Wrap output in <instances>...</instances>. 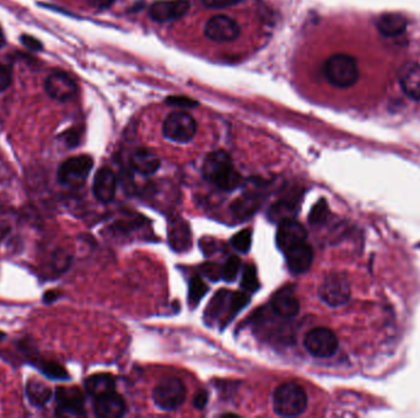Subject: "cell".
Returning <instances> with one entry per match:
<instances>
[{"label":"cell","mask_w":420,"mask_h":418,"mask_svg":"<svg viewBox=\"0 0 420 418\" xmlns=\"http://www.w3.org/2000/svg\"><path fill=\"white\" fill-rule=\"evenodd\" d=\"M201 172L208 182L213 183L221 191H235L241 184V176L235 168L231 157L223 150L210 152L206 156Z\"/></svg>","instance_id":"6da1fadb"},{"label":"cell","mask_w":420,"mask_h":418,"mask_svg":"<svg viewBox=\"0 0 420 418\" xmlns=\"http://www.w3.org/2000/svg\"><path fill=\"white\" fill-rule=\"evenodd\" d=\"M322 73L335 89H350L360 79V69L358 62L353 55L347 53H337L327 59Z\"/></svg>","instance_id":"7a4b0ae2"},{"label":"cell","mask_w":420,"mask_h":418,"mask_svg":"<svg viewBox=\"0 0 420 418\" xmlns=\"http://www.w3.org/2000/svg\"><path fill=\"white\" fill-rule=\"evenodd\" d=\"M250 302L246 292H230L220 289L210 301L206 309V323L219 321L223 326L228 325Z\"/></svg>","instance_id":"3957f363"},{"label":"cell","mask_w":420,"mask_h":418,"mask_svg":"<svg viewBox=\"0 0 420 418\" xmlns=\"http://www.w3.org/2000/svg\"><path fill=\"white\" fill-rule=\"evenodd\" d=\"M306 407L308 395L298 382H284L273 394V409L278 416L296 417L304 414Z\"/></svg>","instance_id":"277c9868"},{"label":"cell","mask_w":420,"mask_h":418,"mask_svg":"<svg viewBox=\"0 0 420 418\" xmlns=\"http://www.w3.org/2000/svg\"><path fill=\"white\" fill-rule=\"evenodd\" d=\"M162 133L174 143L187 144L197 133V122L187 112L174 111L164 120Z\"/></svg>","instance_id":"5b68a950"},{"label":"cell","mask_w":420,"mask_h":418,"mask_svg":"<svg viewBox=\"0 0 420 418\" xmlns=\"http://www.w3.org/2000/svg\"><path fill=\"white\" fill-rule=\"evenodd\" d=\"M94 166V160L88 155L74 156L64 161L57 172L61 186L79 188L85 183Z\"/></svg>","instance_id":"8992f818"},{"label":"cell","mask_w":420,"mask_h":418,"mask_svg":"<svg viewBox=\"0 0 420 418\" xmlns=\"http://www.w3.org/2000/svg\"><path fill=\"white\" fill-rule=\"evenodd\" d=\"M187 390L184 382L177 378L162 379L152 390V399L157 407L174 411L184 405Z\"/></svg>","instance_id":"52a82bcc"},{"label":"cell","mask_w":420,"mask_h":418,"mask_svg":"<svg viewBox=\"0 0 420 418\" xmlns=\"http://www.w3.org/2000/svg\"><path fill=\"white\" fill-rule=\"evenodd\" d=\"M350 285L343 274L332 272L327 275L318 287V296L331 307H340L350 299Z\"/></svg>","instance_id":"ba28073f"},{"label":"cell","mask_w":420,"mask_h":418,"mask_svg":"<svg viewBox=\"0 0 420 418\" xmlns=\"http://www.w3.org/2000/svg\"><path fill=\"white\" fill-rule=\"evenodd\" d=\"M57 409L56 414L61 417H83L86 416L85 395L79 387H58L56 390Z\"/></svg>","instance_id":"9c48e42d"},{"label":"cell","mask_w":420,"mask_h":418,"mask_svg":"<svg viewBox=\"0 0 420 418\" xmlns=\"http://www.w3.org/2000/svg\"><path fill=\"white\" fill-rule=\"evenodd\" d=\"M304 345L313 357L328 358L338 350V338L328 328H315L305 336Z\"/></svg>","instance_id":"30bf717a"},{"label":"cell","mask_w":420,"mask_h":418,"mask_svg":"<svg viewBox=\"0 0 420 418\" xmlns=\"http://www.w3.org/2000/svg\"><path fill=\"white\" fill-rule=\"evenodd\" d=\"M204 33L214 42H231L240 36V26L228 15H215L206 23Z\"/></svg>","instance_id":"8fae6325"},{"label":"cell","mask_w":420,"mask_h":418,"mask_svg":"<svg viewBox=\"0 0 420 418\" xmlns=\"http://www.w3.org/2000/svg\"><path fill=\"white\" fill-rule=\"evenodd\" d=\"M45 87L50 97L61 102H68L78 94L76 82L67 73L56 72L51 74L46 80Z\"/></svg>","instance_id":"7c38bea8"},{"label":"cell","mask_w":420,"mask_h":418,"mask_svg":"<svg viewBox=\"0 0 420 418\" xmlns=\"http://www.w3.org/2000/svg\"><path fill=\"white\" fill-rule=\"evenodd\" d=\"M308 238L306 228L301 223L295 221L294 218H286L279 223L277 232L278 248L285 253L286 250H291L293 247L304 243Z\"/></svg>","instance_id":"4fadbf2b"},{"label":"cell","mask_w":420,"mask_h":418,"mask_svg":"<svg viewBox=\"0 0 420 418\" xmlns=\"http://www.w3.org/2000/svg\"><path fill=\"white\" fill-rule=\"evenodd\" d=\"M188 10L187 0H162L150 6L149 16L157 23H170L184 16Z\"/></svg>","instance_id":"5bb4252c"},{"label":"cell","mask_w":420,"mask_h":418,"mask_svg":"<svg viewBox=\"0 0 420 418\" xmlns=\"http://www.w3.org/2000/svg\"><path fill=\"white\" fill-rule=\"evenodd\" d=\"M127 405L120 394L107 392L94 399V412L100 418H120L125 416Z\"/></svg>","instance_id":"9a60e30c"},{"label":"cell","mask_w":420,"mask_h":418,"mask_svg":"<svg viewBox=\"0 0 420 418\" xmlns=\"http://www.w3.org/2000/svg\"><path fill=\"white\" fill-rule=\"evenodd\" d=\"M116 191V174L113 173V171L108 167L100 168L98 173L95 174L94 183H93V193L95 198L103 204H108L115 199Z\"/></svg>","instance_id":"2e32d148"},{"label":"cell","mask_w":420,"mask_h":418,"mask_svg":"<svg viewBox=\"0 0 420 418\" xmlns=\"http://www.w3.org/2000/svg\"><path fill=\"white\" fill-rule=\"evenodd\" d=\"M398 80L404 95L411 100H420V64L408 62L403 65L398 74Z\"/></svg>","instance_id":"e0dca14e"},{"label":"cell","mask_w":420,"mask_h":418,"mask_svg":"<svg viewBox=\"0 0 420 418\" xmlns=\"http://www.w3.org/2000/svg\"><path fill=\"white\" fill-rule=\"evenodd\" d=\"M286 264L293 274H304L308 272L313 262V250L306 242L286 250Z\"/></svg>","instance_id":"ac0fdd59"},{"label":"cell","mask_w":420,"mask_h":418,"mask_svg":"<svg viewBox=\"0 0 420 418\" xmlns=\"http://www.w3.org/2000/svg\"><path fill=\"white\" fill-rule=\"evenodd\" d=\"M271 307L277 316H282L284 319H290L298 316L300 303L294 294V291L290 287H286L279 289L277 294L273 296Z\"/></svg>","instance_id":"d6986e66"},{"label":"cell","mask_w":420,"mask_h":418,"mask_svg":"<svg viewBox=\"0 0 420 418\" xmlns=\"http://www.w3.org/2000/svg\"><path fill=\"white\" fill-rule=\"evenodd\" d=\"M26 362L36 367L42 375H45L46 378L51 380H68L70 378L67 370L61 363L54 360H45L43 357H41L40 352H33L31 356L27 358Z\"/></svg>","instance_id":"ffe728a7"},{"label":"cell","mask_w":420,"mask_h":418,"mask_svg":"<svg viewBox=\"0 0 420 418\" xmlns=\"http://www.w3.org/2000/svg\"><path fill=\"white\" fill-rule=\"evenodd\" d=\"M407 18L397 13H387L381 15L376 27L384 37H398L407 30Z\"/></svg>","instance_id":"44dd1931"},{"label":"cell","mask_w":420,"mask_h":418,"mask_svg":"<svg viewBox=\"0 0 420 418\" xmlns=\"http://www.w3.org/2000/svg\"><path fill=\"white\" fill-rule=\"evenodd\" d=\"M132 167L138 173L144 176H150L157 172L160 168L161 162L155 152H152L149 149H138L133 152L132 159Z\"/></svg>","instance_id":"7402d4cb"},{"label":"cell","mask_w":420,"mask_h":418,"mask_svg":"<svg viewBox=\"0 0 420 418\" xmlns=\"http://www.w3.org/2000/svg\"><path fill=\"white\" fill-rule=\"evenodd\" d=\"M52 389L46 382L36 378H30L26 382L27 400L36 409H43L52 399Z\"/></svg>","instance_id":"603a6c76"},{"label":"cell","mask_w":420,"mask_h":418,"mask_svg":"<svg viewBox=\"0 0 420 418\" xmlns=\"http://www.w3.org/2000/svg\"><path fill=\"white\" fill-rule=\"evenodd\" d=\"M115 387H116V380L113 378V375L108 373L94 374V375H90L85 380L86 392L93 399L107 392H115Z\"/></svg>","instance_id":"cb8c5ba5"},{"label":"cell","mask_w":420,"mask_h":418,"mask_svg":"<svg viewBox=\"0 0 420 418\" xmlns=\"http://www.w3.org/2000/svg\"><path fill=\"white\" fill-rule=\"evenodd\" d=\"M170 245L174 250H186L191 245V237L187 225L184 221L171 223Z\"/></svg>","instance_id":"d4e9b609"},{"label":"cell","mask_w":420,"mask_h":418,"mask_svg":"<svg viewBox=\"0 0 420 418\" xmlns=\"http://www.w3.org/2000/svg\"><path fill=\"white\" fill-rule=\"evenodd\" d=\"M72 255L63 250H54L48 258L47 269L50 270V274L56 276L62 275L67 272L68 269L72 265Z\"/></svg>","instance_id":"484cf974"},{"label":"cell","mask_w":420,"mask_h":418,"mask_svg":"<svg viewBox=\"0 0 420 418\" xmlns=\"http://www.w3.org/2000/svg\"><path fill=\"white\" fill-rule=\"evenodd\" d=\"M209 291V287L203 281L201 276H193L189 284V292H188V302L191 307H196Z\"/></svg>","instance_id":"4316f807"},{"label":"cell","mask_w":420,"mask_h":418,"mask_svg":"<svg viewBox=\"0 0 420 418\" xmlns=\"http://www.w3.org/2000/svg\"><path fill=\"white\" fill-rule=\"evenodd\" d=\"M258 206H260L258 199H256L253 196H245L233 204V210L238 218H246L253 214L256 210L258 209Z\"/></svg>","instance_id":"83f0119b"},{"label":"cell","mask_w":420,"mask_h":418,"mask_svg":"<svg viewBox=\"0 0 420 418\" xmlns=\"http://www.w3.org/2000/svg\"><path fill=\"white\" fill-rule=\"evenodd\" d=\"M241 287L246 292H256L260 287L258 277H257V269L255 265L248 264L243 267L241 277Z\"/></svg>","instance_id":"f1b7e54d"},{"label":"cell","mask_w":420,"mask_h":418,"mask_svg":"<svg viewBox=\"0 0 420 418\" xmlns=\"http://www.w3.org/2000/svg\"><path fill=\"white\" fill-rule=\"evenodd\" d=\"M241 267V260L237 257H230L226 263L221 267V279L226 282H233L236 280Z\"/></svg>","instance_id":"f546056e"},{"label":"cell","mask_w":420,"mask_h":418,"mask_svg":"<svg viewBox=\"0 0 420 418\" xmlns=\"http://www.w3.org/2000/svg\"><path fill=\"white\" fill-rule=\"evenodd\" d=\"M231 245L238 252L247 253L251 250V245H252V231L246 228V230L237 232L236 235L231 238Z\"/></svg>","instance_id":"4dcf8cb0"},{"label":"cell","mask_w":420,"mask_h":418,"mask_svg":"<svg viewBox=\"0 0 420 418\" xmlns=\"http://www.w3.org/2000/svg\"><path fill=\"white\" fill-rule=\"evenodd\" d=\"M328 213H330V210H328L327 201L325 199H320L316 204L313 205V208L311 209V213L309 215V223L311 225H318V223H323L328 216Z\"/></svg>","instance_id":"1f68e13d"},{"label":"cell","mask_w":420,"mask_h":418,"mask_svg":"<svg viewBox=\"0 0 420 418\" xmlns=\"http://www.w3.org/2000/svg\"><path fill=\"white\" fill-rule=\"evenodd\" d=\"M240 3V0H203V4L209 9H224Z\"/></svg>","instance_id":"d6a6232c"},{"label":"cell","mask_w":420,"mask_h":418,"mask_svg":"<svg viewBox=\"0 0 420 418\" xmlns=\"http://www.w3.org/2000/svg\"><path fill=\"white\" fill-rule=\"evenodd\" d=\"M203 274L211 281H216L221 279V267L216 264H206L203 267Z\"/></svg>","instance_id":"836d02e7"},{"label":"cell","mask_w":420,"mask_h":418,"mask_svg":"<svg viewBox=\"0 0 420 418\" xmlns=\"http://www.w3.org/2000/svg\"><path fill=\"white\" fill-rule=\"evenodd\" d=\"M21 43L26 48L33 50V52H41L43 49V45L41 43V41L37 40L35 37L30 36V35H23L21 36Z\"/></svg>","instance_id":"e575fe53"},{"label":"cell","mask_w":420,"mask_h":418,"mask_svg":"<svg viewBox=\"0 0 420 418\" xmlns=\"http://www.w3.org/2000/svg\"><path fill=\"white\" fill-rule=\"evenodd\" d=\"M11 84V73L9 68L0 64V92H4Z\"/></svg>","instance_id":"d590c367"},{"label":"cell","mask_w":420,"mask_h":418,"mask_svg":"<svg viewBox=\"0 0 420 418\" xmlns=\"http://www.w3.org/2000/svg\"><path fill=\"white\" fill-rule=\"evenodd\" d=\"M167 103L177 106L181 108H191L193 106H197V102L193 101L191 98L187 97H169L167 98Z\"/></svg>","instance_id":"8d00e7d4"},{"label":"cell","mask_w":420,"mask_h":418,"mask_svg":"<svg viewBox=\"0 0 420 418\" xmlns=\"http://www.w3.org/2000/svg\"><path fill=\"white\" fill-rule=\"evenodd\" d=\"M208 404V394L204 390L197 392L193 399V405L198 409H203Z\"/></svg>","instance_id":"74e56055"},{"label":"cell","mask_w":420,"mask_h":418,"mask_svg":"<svg viewBox=\"0 0 420 418\" xmlns=\"http://www.w3.org/2000/svg\"><path fill=\"white\" fill-rule=\"evenodd\" d=\"M79 138H80L79 133H76L74 130H70V132L64 134V141H65V144L69 147H74L76 145H79V141H80V139Z\"/></svg>","instance_id":"f35d334b"},{"label":"cell","mask_w":420,"mask_h":418,"mask_svg":"<svg viewBox=\"0 0 420 418\" xmlns=\"http://www.w3.org/2000/svg\"><path fill=\"white\" fill-rule=\"evenodd\" d=\"M62 297V294L57 291V289H50V291H47L45 294H43V302L46 304H51V303H54L56 301H58L59 299Z\"/></svg>","instance_id":"ab89813d"},{"label":"cell","mask_w":420,"mask_h":418,"mask_svg":"<svg viewBox=\"0 0 420 418\" xmlns=\"http://www.w3.org/2000/svg\"><path fill=\"white\" fill-rule=\"evenodd\" d=\"M88 1L90 5L94 6L95 9L99 10L107 9L115 3V0H88Z\"/></svg>","instance_id":"60d3db41"},{"label":"cell","mask_w":420,"mask_h":418,"mask_svg":"<svg viewBox=\"0 0 420 418\" xmlns=\"http://www.w3.org/2000/svg\"><path fill=\"white\" fill-rule=\"evenodd\" d=\"M5 43H6V41H5L4 33L3 31L0 30V48H3L4 47Z\"/></svg>","instance_id":"b9f144b4"},{"label":"cell","mask_w":420,"mask_h":418,"mask_svg":"<svg viewBox=\"0 0 420 418\" xmlns=\"http://www.w3.org/2000/svg\"><path fill=\"white\" fill-rule=\"evenodd\" d=\"M5 338H6V334H5V333H3V331H0V341H3V340H4Z\"/></svg>","instance_id":"7bdbcfd3"}]
</instances>
